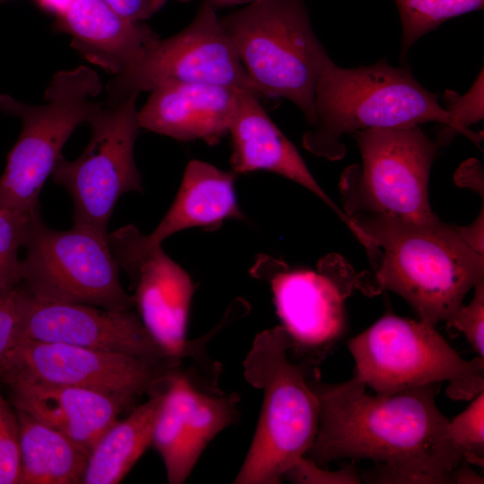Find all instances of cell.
<instances>
[{
    "label": "cell",
    "mask_w": 484,
    "mask_h": 484,
    "mask_svg": "<svg viewBox=\"0 0 484 484\" xmlns=\"http://www.w3.org/2000/svg\"><path fill=\"white\" fill-rule=\"evenodd\" d=\"M34 214L0 211V288L20 283L19 252L24 246Z\"/></svg>",
    "instance_id": "cell-26"
},
{
    "label": "cell",
    "mask_w": 484,
    "mask_h": 484,
    "mask_svg": "<svg viewBox=\"0 0 484 484\" xmlns=\"http://www.w3.org/2000/svg\"><path fill=\"white\" fill-rule=\"evenodd\" d=\"M37 6L43 12L53 15L55 18L64 13L74 0H33Z\"/></svg>",
    "instance_id": "cell-35"
},
{
    "label": "cell",
    "mask_w": 484,
    "mask_h": 484,
    "mask_svg": "<svg viewBox=\"0 0 484 484\" xmlns=\"http://www.w3.org/2000/svg\"><path fill=\"white\" fill-rule=\"evenodd\" d=\"M484 228V213L483 207L478 218L466 227H457L456 230L460 237L476 252L484 255L483 250V229Z\"/></svg>",
    "instance_id": "cell-33"
},
{
    "label": "cell",
    "mask_w": 484,
    "mask_h": 484,
    "mask_svg": "<svg viewBox=\"0 0 484 484\" xmlns=\"http://www.w3.org/2000/svg\"><path fill=\"white\" fill-rule=\"evenodd\" d=\"M255 93L239 90L229 124L230 165L238 173L269 171L304 186L322 200L356 237L352 220L326 194L296 147L270 118Z\"/></svg>",
    "instance_id": "cell-16"
},
{
    "label": "cell",
    "mask_w": 484,
    "mask_h": 484,
    "mask_svg": "<svg viewBox=\"0 0 484 484\" xmlns=\"http://www.w3.org/2000/svg\"><path fill=\"white\" fill-rule=\"evenodd\" d=\"M311 385L319 402V427L306 456L316 464L371 460L454 484L453 471L463 458L448 434L449 419L435 402L439 384L371 395L355 376L325 384L316 372Z\"/></svg>",
    "instance_id": "cell-1"
},
{
    "label": "cell",
    "mask_w": 484,
    "mask_h": 484,
    "mask_svg": "<svg viewBox=\"0 0 484 484\" xmlns=\"http://www.w3.org/2000/svg\"><path fill=\"white\" fill-rule=\"evenodd\" d=\"M10 388L12 404L60 432L90 454L127 405L93 390L17 376H0Z\"/></svg>",
    "instance_id": "cell-17"
},
{
    "label": "cell",
    "mask_w": 484,
    "mask_h": 484,
    "mask_svg": "<svg viewBox=\"0 0 484 484\" xmlns=\"http://www.w3.org/2000/svg\"><path fill=\"white\" fill-rule=\"evenodd\" d=\"M23 247L19 285L32 297L117 311L134 307L133 297L120 282L108 234L74 225L68 230L54 229L39 211Z\"/></svg>",
    "instance_id": "cell-9"
},
{
    "label": "cell",
    "mask_w": 484,
    "mask_h": 484,
    "mask_svg": "<svg viewBox=\"0 0 484 484\" xmlns=\"http://www.w3.org/2000/svg\"><path fill=\"white\" fill-rule=\"evenodd\" d=\"M239 90L212 84L160 85L137 112L140 128L178 141L216 145L229 133Z\"/></svg>",
    "instance_id": "cell-18"
},
{
    "label": "cell",
    "mask_w": 484,
    "mask_h": 484,
    "mask_svg": "<svg viewBox=\"0 0 484 484\" xmlns=\"http://www.w3.org/2000/svg\"><path fill=\"white\" fill-rule=\"evenodd\" d=\"M117 13L133 22H142L159 12L167 0H103Z\"/></svg>",
    "instance_id": "cell-32"
},
{
    "label": "cell",
    "mask_w": 484,
    "mask_h": 484,
    "mask_svg": "<svg viewBox=\"0 0 484 484\" xmlns=\"http://www.w3.org/2000/svg\"><path fill=\"white\" fill-rule=\"evenodd\" d=\"M436 122L445 135L457 134L448 113L411 70L382 59L346 68L332 61L317 81L310 128L302 144L329 160L345 156L342 137L372 128H406Z\"/></svg>",
    "instance_id": "cell-3"
},
{
    "label": "cell",
    "mask_w": 484,
    "mask_h": 484,
    "mask_svg": "<svg viewBox=\"0 0 484 484\" xmlns=\"http://www.w3.org/2000/svg\"><path fill=\"white\" fill-rule=\"evenodd\" d=\"M22 290L20 285L0 288V372L20 341Z\"/></svg>",
    "instance_id": "cell-30"
},
{
    "label": "cell",
    "mask_w": 484,
    "mask_h": 484,
    "mask_svg": "<svg viewBox=\"0 0 484 484\" xmlns=\"http://www.w3.org/2000/svg\"><path fill=\"white\" fill-rule=\"evenodd\" d=\"M167 385L106 430L90 453L82 483L117 484L125 478L151 444Z\"/></svg>",
    "instance_id": "cell-21"
},
{
    "label": "cell",
    "mask_w": 484,
    "mask_h": 484,
    "mask_svg": "<svg viewBox=\"0 0 484 484\" xmlns=\"http://www.w3.org/2000/svg\"><path fill=\"white\" fill-rule=\"evenodd\" d=\"M102 84L85 65L56 73L41 105L24 104L0 94V111L22 122L17 142L0 177V211L31 216L39 211V194L75 130L101 107L95 98Z\"/></svg>",
    "instance_id": "cell-6"
},
{
    "label": "cell",
    "mask_w": 484,
    "mask_h": 484,
    "mask_svg": "<svg viewBox=\"0 0 484 484\" xmlns=\"http://www.w3.org/2000/svg\"><path fill=\"white\" fill-rule=\"evenodd\" d=\"M473 288L471 302L462 305L446 323L448 328L462 333L478 357L484 359V281Z\"/></svg>",
    "instance_id": "cell-29"
},
{
    "label": "cell",
    "mask_w": 484,
    "mask_h": 484,
    "mask_svg": "<svg viewBox=\"0 0 484 484\" xmlns=\"http://www.w3.org/2000/svg\"><path fill=\"white\" fill-rule=\"evenodd\" d=\"M21 289L20 340L59 342L151 360L171 359L132 309L117 311L85 304L48 302Z\"/></svg>",
    "instance_id": "cell-15"
},
{
    "label": "cell",
    "mask_w": 484,
    "mask_h": 484,
    "mask_svg": "<svg viewBox=\"0 0 484 484\" xmlns=\"http://www.w3.org/2000/svg\"><path fill=\"white\" fill-rule=\"evenodd\" d=\"M54 28L71 37L82 56L113 75L136 64L160 39L149 26L125 18L103 0H74L55 18Z\"/></svg>",
    "instance_id": "cell-19"
},
{
    "label": "cell",
    "mask_w": 484,
    "mask_h": 484,
    "mask_svg": "<svg viewBox=\"0 0 484 484\" xmlns=\"http://www.w3.org/2000/svg\"><path fill=\"white\" fill-rule=\"evenodd\" d=\"M290 340L281 325L254 339L243 361L248 384L263 392L257 426L236 484H278L315 441L319 402L311 378L315 363L290 358Z\"/></svg>",
    "instance_id": "cell-4"
},
{
    "label": "cell",
    "mask_w": 484,
    "mask_h": 484,
    "mask_svg": "<svg viewBox=\"0 0 484 484\" xmlns=\"http://www.w3.org/2000/svg\"><path fill=\"white\" fill-rule=\"evenodd\" d=\"M251 272L271 284L291 354L317 364L345 331L344 301L357 275L337 256L324 259L316 272L262 257Z\"/></svg>",
    "instance_id": "cell-12"
},
{
    "label": "cell",
    "mask_w": 484,
    "mask_h": 484,
    "mask_svg": "<svg viewBox=\"0 0 484 484\" xmlns=\"http://www.w3.org/2000/svg\"><path fill=\"white\" fill-rule=\"evenodd\" d=\"M454 484H482L483 478L477 474L464 460L454 469Z\"/></svg>",
    "instance_id": "cell-34"
},
{
    "label": "cell",
    "mask_w": 484,
    "mask_h": 484,
    "mask_svg": "<svg viewBox=\"0 0 484 484\" xmlns=\"http://www.w3.org/2000/svg\"><path fill=\"white\" fill-rule=\"evenodd\" d=\"M16 411L20 426L19 484L82 483L90 454L30 414Z\"/></svg>",
    "instance_id": "cell-22"
},
{
    "label": "cell",
    "mask_w": 484,
    "mask_h": 484,
    "mask_svg": "<svg viewBox=\"0 0 484 484\" xmlns=\"http://www.w3.org/2000/svg\"><path fill=\"white\" fill-rule=\"evenodd\" d=\"M284 479L301 484H359L360 473L353 467L346 466L337 471L320 467L310 458L304 456L285 474Z\"/></svg>",
    "instance_id": "cell-31"
},
{
    "label": "cell",
    "mask_w": 484,
    "mask_h": 484,
    "mask_svg": "<svg viewBox=\"0 0 484 484\" xmlns=\"http://www.w3.org/2000/svg\"><path fill=\"white\" fill-rule=\"evenodd\" d=\"M484 75L481 69L472 86L465 94L445 90L442 107L450 116L456 133L462 134L478 147L483 139L482 134L472 131L470 126L484 117Z\"/></svg>",
    "instance_id": "cell-27"
},
{
    "label": "cell",
    "mask_w": 484,
    "mask_h": 484,
    "mask_svg": "<svg viewBox=\"0 0 484 484\" xmlns=\"http://www.w3.org/2000/svg\"><path fill=\"white\" fill-rule=\"evenodd\" d=\"M353 376L376 394L447 382L453 400L471 401L484 391V359H462L436 330L419 320L387 314L349 340Z\"/></svg>",
    "instance_id": "cell-7"
},
{
    "label": "cell",
    "mask_w": 484,
    "mask_h": 484,
    "mask_svg": "<svg viewBox=\"0 0 484 484\" xmlns=\"http://www.w3.org/2000/svg\"><path fill=\"white\" fill-rule=\"evenodd\" d=\"M143 235L134 225L108 234L115 260L133 283L137 315L167 357L201 362L205 359L201 340L186 338L194 283L161 246H146Z\"/></svg>",
    "instance_id": "cell-14"
},
{
    "label": "cell",
    "mask_w": 484,
    "mask_h": 484,
    "mask_svg": "<svg viewBox=\"0 0 484 484\" xmlns=\"http://www.w3.org/2000/svg\"><path fill=\"white\" fill-rule=\"evenodd\" d=\"M361 163L348 167L340 190L343 212L385 215L418 224L440 220L431 210L428 180L440 147L419 126L372 128L353 134Z\"/></svg>",
    "instance_id": "cell-8"
},
{
    "label": "cell",
    "mask_w": 484,
    "mask_h": 484,
    "mask_svg": "<svg viewBox=\"0 0 484 484\" xmlns=\"http://www.w3.org/2000/svg\"><path fill=\"white\" fill-rule=\"evenodd\" d=\"M137 97L101 105L87 122L91 136L82 153L74 160L62 155L53 169V181L72 198L74 226L108 235L118 199L128 192H143L134 153L140 129Z\"/></svg>",
    "instance_id": "cell-10"
},
{
    "label": "cell",
    "mask_w": 484,
    "mask_h": 484,
    "mask_svg": "<svg viewBox=\"0 0 484 484\" xmlns=\"http://www.w3.org/2000/svg\"><path fill=\"white\" fill-rule=\"evenodd\" d=\"M169 83L226 86L264 98L220 25L217 10L204 3L186 28L160 39L136 64L114 75L107 93L112 102Z\"/></svg>",
    "instance_id": "cell-11"
},
{
    "label": "cell",
    "mask_w": 484,
    "mask_h": 484,
    "mask_svg": "<svg viewBox=\"0 0 484 484\" xmlns=\"http://www.w3.org/2000/svg\"><path fill=\"white\" fill-rule=\"evenodd\" d=\"M373 264V275H357L367 294L391 290L419 319L434 327L446 322L466 294L484 281V255L471 248L456 226L443 221L418 224L385 215L351 218Z\"/></svg>",
    "instance_id": "cell-2"
},
{
    "label": "cell",
    "mask_w": 484,
    "mask_h": 484,
    "mask_svg": "<svg viewBox=\"0 0 484 484\" xmlns=\"http://www.w3.org/2000/svg\"><path fill=\"white\" fill-rule=\"evenodd\" d=\"M180 360H151L59 342L21 339L0 376H17L86 388L116 397L127 406L162 389L179 371Z\"/></svg>",
    "instance_id": "cell-13"
},
{
    "label": "cell",
    "mask_w": 484,
    "mask_h": 484,
    "mask_svg": "<svg viewBox=\"0 0 484 484\" xmlns=\"http://www.w3.org/2000/svg\"><path fill=\"white\" fill-rule=\"evenodd\" d=\"M179 2L188 3L194 0H177ZM201 3H204L218 10L220 8L233 7L237 5H246L254 0H200Z\"/></svg>",
    "instance_id": "cell-36"
},
{
    "label": "cell",
    "mask_w": 484,
    "mask_h": 484,
    "mask_svg": "<svg viewBox=\"0 0 484 484\" xmlns=\"http://www.w3.org/2000/svg\"><path fill=\"white\" fill-rule=\"evenodd\" d=\"M447 424V431L467 463L484 465V391Z\"/></svg>",
    "instance_id": "cell-25"
},
{
    "label": "cell",
    "mask_w": 484,
    "mask_h": 484,
    "mask_svg": "<svg viewBox=\"0 0 484 484\" xmlns=\"http://www.w3.org/2000/svg\"><path fill=\"white\" fill-rule=\"evenodd\" d=\"M401 27V57L412 45L444 22L483 9L484 0H393Z\"/></svg>",
    "instance_id": "cell-24"
},
{
    "label": "cell",
    "mask_w": 484,
    "mask_h": 484,
    "mask_svg": "<svg viewBox=\"0 0 484 484\" xmlns=\"http://www.w3.org/2000/svg\"><path fill=\"white\" fill-rule=\"evenodd\" d=\"M220 22L262 96L290 100L309 124L317 81L333 60L313 30L307 0H254Z\"/></svg>",
    "instance_id": "cell-5"
},
{
    "label": "cell",
    "mask_w": 484,
    "mask_h": 484,
    "mask_svg": "<svg viewBox=\"0 0 484 484\" xmlns=\"http://www.w3.org/2000/svg\"><path fill=\"white\" fill-rule=\"evenodd\" d=\"M151 445L160 455L170 484L184 483L199 459L193 451L169 380L153 425Z\"/></svg>",
    "instance_id": "cell-23"
},
{
    "label": "cell",
    "mask_w": 484,
    "mask_h": 484,
    "mask_svg": "<svg viewBox=\"0 0 484 484\" xmlns=\"http://www.w3.org/2000/svg\"><path fill=\"white\" fill-rule=\"evenodd\" d=\"M237 173L224 171L202 160L186 165L183 178L169 211L149 235L148 246H161L171 235L191 228L219 229L226 219L243 220L235 193Z\"/></svg>",
    "instance_id": "cell-20"
},
{
    "label": "cell",
    "mask_w": 484,
    "mask_h": 484,
    "mask_svg": "<svg viewBox=\"0 0 484 484\" xmlns=\"http://www.w3.org/2000/svg\"><path fill=\"white\" fill-rule=\"evenodd\" d=\"M20 473L18 415L2 393L0 378V484H19Z\"/></svg>",
    "instance_id": "cell-28"
}]
</instances>
